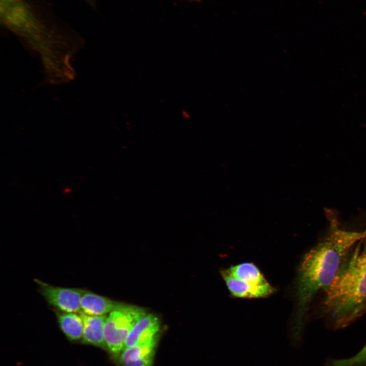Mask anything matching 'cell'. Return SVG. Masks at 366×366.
<instances>
[{"label": "cell", "instance_id": "2", "mask_svg": "<svg viewBox=\"0 0 366 366\" xmlns=\"http://www.w3.org/2000/svg\"><path fill=\"white\" fill-rule=\"evenodd\" d=\"M327 326L347 327L366 311V236L347 256L329 286L322 292Z\"/></svg>", "mask_w": 366, "mask_h": 366}, {"label": "cell", "instance_id": "6", "mask_svg": "<svg viewBox=\"0 0 366 366\" xmlns=\"http://www.w3.org/2000/svg\"><path fill=\"white\" fill-rule=\"evenodd\" d=\"M221 276L231 293L234 297L243 298H257L267 297L276 291L271 285L260 287L252 285L233 276L228 268L222 269Z\"/></svg>", "mask_w": 366, "mask_h": 366}, {"label": "cell", "instance_id": "10", "mask_svg": "<svg viewBox=\"0 0 366 366\" xmlns=\"http://www.w3.org/2000/svg\"><path fill=\"white\" fill-rule=\"evenodd\" d=\"M228 268L233 276L252 285L260 287L271 286L258 267L252 262L241 263Z\"/></svg>", "mask_w": 366, "mask_h": 366}, {"label": "cell", "instance_id": "5", "mask_svg": "<svg viewBox=\"0 0 366 366\" xmlns=\"http://www.w3.org/2000/svg\"><path fill=\"white\" fill-rule=\"evenodd\" d=\"M159 336L146 342L124 348L118 356L120 366H153Z\"/></svg>", "mask_w": 366, "mask_h": 366}, {"label": "cell", "instance_id": "4", "mask_svg": "<svg viewBox=\"0 0 366 366\" xmlns=\"http://www.w3.org/2000/svg\"><path fill=\"white\" fill-rule=\"evenodd\" d=\"M35 281L47 302L57 311L80 312L81 299L85 290L54 286L38 279Z\"/></svg>", "mask_w": 366, "mask_h": 366}, {"label": "cell", "instance_id": "13", "mask_svg": "<svg viewBox=\"0 0 366 366\" xmlns=\"http://www.w3.org/2000/svg\"><path fill=\"white\" fill-rule=\"evenodd\" d=\"M365 232H366V230H365Z\"/></svg>", "mask_w": 366, "mask_h": 366}, {"label": "cell", "instance_id": "3", "mask_svg": "<svg viewBox=\"0 0 366 366\" xmlns=\"http://www.w3.org/2000/svg\"><path fill=\"white\" fill-rule=\"evenodd\" d=\"M146 314L142 308L123 303L109 313L104 328L106 349L117 356L125 347L126 341L136 323Z\"/></svg>", "mask_w": 366, "mask_h": 366}, {"label": "cell", "instance_id": "9", "mask_svg": "<svg viewBox=\"0 0 366 366\" xmlns=\"http://www.w3.org/2000/svg\"><path fill=\"white\" fill-rule=\"evenodd\" d=\"M80 314L83 319V343L106 348L104 328L107 316L89 315L82 312Z\"/></svg>", "mask_w": 366, "mask_h": 366}, {"label": "cell", "instance_id": "8", "mask_svg": "<svg viewBox=\"0 0 366 366\" xmlns=\"http://www.w3.org/2000/svg\"><path fill=\"white\" fill-rule=\"evenodd\" d=\"M123 303L86 291L83 294L80 302L81 312L89 315L102 316L119 309Z\"/></svg>", "mask_w": 366, "mask_h": 366}, {"label": "cell", "instance_id": "11", "mask_svg": "<svg viewBox=\"0 0 366 366\" xmlns=\"http://www.w3.org/2000/svg\"><path fill=\"white\" fill-rule=\"evenodd\" d=\"M56 313L59 327L66 337L72 341L82 339L83 323L80 312L57 311Z\"/></svg>", "mask_w": 366, "mask_h": 366}, {"label": "cell", "instance_id": "14", "mask_svg": "<svg viewBox=\"0 0 366 366\" xmlns=\"http://www.w3.org/2000/svg\"><path fill=\"white\" fill-rule=\"evenodd\" d=\"M89 1V0H88Z\"/></svg>", "mask_w": 366, "mask_h": 366}, {"label": "cell", "instance_id": "7", "mask_svg": "<svg viewBox=\"0 0 366 366\" xmlns=\"http://www.w3.org/2000/svg\"><path fill=\"white\" fill-rule=\"evenodd\" d=\"M160 323L158 317L146 314L134 325L126 341L125 347L150 341L159 336Z\"/></svg>", "mask_w": 366, "mask_h": 366}, {"label": "cell", "instance_id": "12", "mask_svg": "<svg viewBox=\"0 0 366 366\" xmlns=\"http://www.w3.org/2000/svg\"><path fill=\"white\" fill-rule=\"evenodd\" d=\"M351 366H366V344L355 355L349 358Z\"/></svg>", "mask_w": 366, "mask_h": 366}, {"label": "cell", "instance_id": "1", "mask_svg": "<svg viewBox=\"0 0 366 366\" xmlns=\"http://www.w3.org/2000/svg\"><path fill=\"white\" fill-rule=\"evenodd\" d=\"M327 234L303 257L297 270L296 324L300 330L314 297L331 283L347 256L366 236L363 232L347 231L339 227L337 218L328 212Z\"/></svg>", "mask_w": 366, "mask_h": 366}]
</instances>
